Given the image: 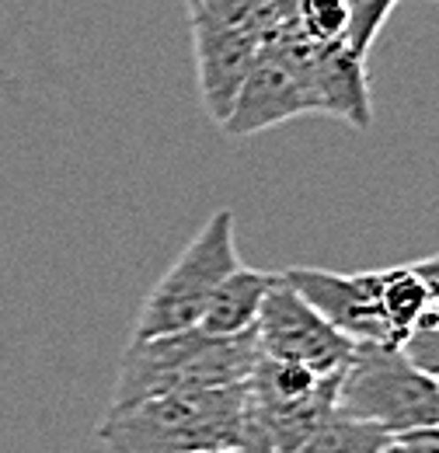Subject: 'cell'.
Returning <instances> with one entry per match:
<instances>
[{
	"label": "cell",
	"mask_w": 439,
	"mask_h": 453,
	"mask_svg": "<svg viewBox=\"0 0 439 453\" xmlns=\"http://www.w3.org/2000/svg\"><path fill=\"white\" fill-rule=\"evenodd\" d=\"M412 265H415V273L426 280V286H429V296H433V307L439 311V255H429V258L412 262Z\"/></svg>",
	"instance_id": "cell-18"
},
{
	"label": "cell",
	"mask_w": 439,
	"mask_h": 453,
	"mask_svg": "<svg viewBox=\"0 0 439 453\" xmlns=\"http://www.w3.org/2000/svg\"><path fill=\"white\" fill-rule=\"evenodd\" d=\"M255 335H258L262 356L282 359V363H300L321 377L342 373L345 363L352 359V349H356L282 276L275 280L273 289L262 300Z\"/></svg>",
	"instance_id": "cell-6"
},
{
	"label": "cell",
	"mask_w": 439,
	"mask_h": 453,
	"mask_svg": "<svg viewBox=\"0 0 439 453\" xmlns=\"http://www.w3.org/2000/svg\"><path fill=\"white\" fill-rule=\"evenodd\" d=\"M381 453H404V450H401V447L394 443V436H390V443H387V447H384V450H381Z\"/></svg>",
	"instance_id": "cell-20"
},
{
	"label": "cell",
	"mask_w": 439,
	"mask_h": 453,
	"mask_svg": "<svg viewBox=\"0 0 439 453\" xmlns=\"http://www.w3.org/2000/svg\"><path fill=\"white\" fill-rule=\"evenodd\" d=\"M335 408L397 436L439 422V388L397 345H356L338 373Z\"/></svg>",
	"instance_id": "cell-3"
},
{
	"label": "cell",
	"mask_w": 439,
	"mask_h": 453,
	"mask_svg": "<svg viewBox=\"0 0 439 453\" xmlns=\"http://www.w3.org/2000/svg\"><path fill=\"white\" fill-rule=\"evenodd\" d=\"M394 443L404 453H439V422L415 426V429H408V433H397Z\"/></svg>",
	"instance_id": "cell-17"
},
{
	"label": "cell",
	"mask_w": 439,
	"mask_h": 453,
	"mask_svg": "<svg viewBox=\"0 0 439 453\" xmlns=\"http://www.w3.org/2000/svg\"><path fill=\"white\" fill-rule=\"evenodd\" d=\"M397 349L408 356L412 366H419V370L429 373V377H439V311L436 307L408 332V339L401 342Z\"/></svg>",
	"instance_id": "cell-15"
},
{
	"label": "cell",
	"mask_w": 439,
	"mask_h": 453,
	"mask_svg": "<svg viewBox=\"0 0 439 453\" xmlns=\"http://www.w3.org/2000/svg\"><path fill=\"white\" fill-rule=\"evenodd\" d=\"M192 46H196L203 105H206L210 119L223 122L234 109V98H237L251 63L258 59L262 35L255 28L192 18Z\"/></svg>",
	"instance_id": "cell-8"
},
{
	"label": "cell",
	"mask_w": 439,
	"mask_h": 453,
	"mask_svg": "<svg viewBox=\"0 0 439 453\" xmlns=\"http://www.w3.org/2000/svg\"><path fill=\"white\" fill-rule=\"evenodd\" d=\"M213 453H234V450H213Z\"/></svg>",
	"instance_id": "cell-21"
},
{
	"label": "cell",
	"mask_w": 439,
	"mask_h": 453,
	"mask_svg": "<svg viewBox=\"0 0 439 453\" xmlns=\"http://www.w3.org/2000/svg\"><path fill=\"white\" fill-rule=\"evenodd\" d=\"M304 70L314 91L318 112L335 115L356 129L370 126V84H366V63L342 53L338 46L311 42L304 50Z\"/></svg>",
	"instance_id": "cell-9"
},
{
	"label": "cell",
	"mask_w": 439,
	"mask_h": 453,
	"mask_svg": "<svg viewBox=\"0 0 439 453\" xmlns=\"http://www.w3.org/2000/svg\"><path fill=\"white\" fill-rule=\"evenodd\" d=\"M237 258V224L230 210L213 213L199 234L185 244V251L174 258V265L158 280L150 296L140 307L133 339H154L167 332L196 328L206 300L234 269Z\"/></svg>",
	"instance_id": "cell-4"
},
{
	"label": "cell",
	"mask_w": 439,
	"mask_h": 453,
	"mask_svg": "<svg viewBox=\"0 0 439 453\" xmlns=\"http://www.w3.org/2000/svg\"><path fill=\"white\" fill-rule=\"evenodd\" d=\"M387 443H390V433H384L381 426L331 408L328 418L293 453H381Z\"/></svg>",
	"instance_id": "cell-12"
},
{
	"label": "cell",
	"mask_w": 439,
	"mask_h": 453,
	"mask_svg": "<svg viewBox=\"0 0 439 453\" xmlns=\"http://www.w3.org/2000/svg\"><path fill=\"white\" fill-rule=\"evenodd\" d=\"M311 46V39L300 35L297 21L273 32L269 39H262L258 59L251 63L230 115L220 122L223 133L230 136H255L262 129L282 126L297 115L318 112L314 105V91L304 70V50Z\"/></svg>",
	"instance_id": "cell-5"
},
{
	"label": "cell",
	"mask_w": 439,
	"mask_h": 453,
	"mask_svg": "<svg viewBox=\"0 0 439 453\" xmlns=\"http://www.w3.org/2000/svg\"><path fill=\"white\" fill-rule=\"evenodd\" d=\"M436 388H439V377H436Z\"/></svg>",
	"instance_id": "cell-22"
},
{
	"label": "cell",
	"mask_w": 439,
	"mask_h": 453,
	"mask_svg": "<svg viewBox=\"0 0 439 453\" xmlns=\"http://www.w3.org/2000/svg\"><path fill=\"white\" fill-rule=\"evenodd\" d=\"M345 4H349V21H345V32L338 39V50L359 59V63H366V53L374 50L384 21L401 0H345Z\"/></svg>",
	"instance_id": "cell-13"
},
{
	"label": "cell",
	"mask_w": 439,
	"mask_h": 453,
	"mask_svg": "<svg viewBox=\"0 0 439 453\" xmlns=\"http://www.w3.org/2000/svg\"><path fill=\"white\" fill-rule=\"evenodd\" d=\"M377 303H381V318H384L390 345H401V342L408 339V332L433 311L429 286L415 273V265L381 269V280H377Z\"/></svg>",
	"instance_id": "cell-11"
},
{
	"label": "cell",
	"mask_w": 439,
	"mask_h": 453,
	"mask_svg": "<svg viewBox=\"0 0 439 453\" xmlns=\"http://www.w3.org/2000/svg\"><path fill=\"white\" fill-rule=\"evenodd\" d=\"M279 280V273L266 269H244L237 265L223 283L213 289V296L206 300L203 314H199V328L213 339H237L244 332H251L258 325L262 314V300Z\"/></svg>",
	"instance_id": "cell-10"
},
{
	"label": "cell",
	"mask_w": 439,
	"mask_h": 453,
	"mask_svg": "<svg viewBox=\"0 0 439 453\" xmlns=\"http://www.w3.org/2000/svg\"><path fill=\"white\" fill-rule=\"evenodd\" d=\"M258 359L262 349L255 328L237 339H213L199 325L154 339H133L119 370L112 408H126L165 391L234 388L251 377Z\"/></svg>",
	"instance_id": "cell-2"
},
{
	"label": "cell",
	"mask_w": 439,
	"mask_h": 453,
	"mask_svg": "<svg viewBox=\"0 0 439 453\" xmlns=\"http://www.w3.org/2000/svg\"><path fill=\"white\" fill-rule=\"evenodd\" d=\"M293 21L304 39L318 46H338L345 21H349V4L345 0H297Z\"/></svg>",
	"instance_id": "cell-14"
},
{
	"label": "cell",
	"mask_w": 439,
	"mask_h": 453,
	"mask_svg": "<svg viewBox=\"0 0 439 453\" xmlns=\"http://www.w3.org/2000/svg\"><path fill=\"white\" fill-rule=\"evenodd\" d=\"M331 328H338L352 345H390L377 303L381 269L366 273H331V269H286L279 273Z\"/></svg>",
	"instance_id": "cell-7"
},
{
	"label": "cell",
	"mask_w": 439,
	"mask_h": 453,
	"mask_svg": "<svg viewBox=\"0 0 439 453\" xmlns=\"http://www.w3.org/2000/svg\"><path fill=\"white\" fill-rule=\"evenodd\" d=\"M189 18L241 25L258 32V0H189Z\"/></svg>",
	"instance_id": "cell-16"
},
{
	"label": "cell",
	"mask_w": 439,
	"mask_h": 453,
	"mask_svg": "<svg viewBox=\"0 0 439 453\" xmlns=\"http://www.w3.org/2000/svg\"><path fill=\"white\" fill-rule=\"evenodd\" d=\"M244 384L165 391L126 408H109L98 436L112 453L237 450L244 436Z\"/></svg>",
	"instance_id": "cell-1"
},
{
	"label": "cell",
	"mask_w": 439,
	"mask_h": 453,
	"mask_svg": "<svg viewBox=\"0 0 439 453\" xmlns=\"http://www.w3.org/2000/svg\"><path fill=\"white\" fill-rule=\"evenodd\" d=\"M234 453H273L269 447H262V443H241Z\"/></svg>",
	"instance_id": "cell-19"
}]
</instances>
